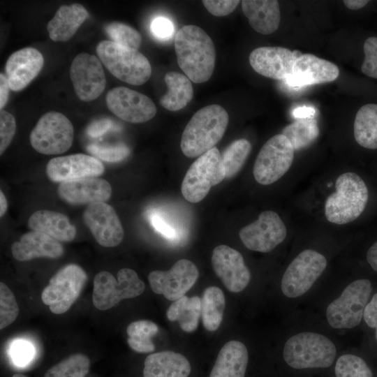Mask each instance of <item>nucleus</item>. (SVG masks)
Returning <instances> with one entry per match:
<instances>
[{
	"label": "nucleus",
	"instance_id": "1",
	"mask_svg": "<svg viewBox=\"0 0 377 377\" xmlns=\"http://www.w3.org/2000/svg\"><path fill=\"white\" fill-rule=\"evenodd\" d=\"M179 68L194 83L205 82L214 70L216 52L210 36L200 27L189 24L179 29L175 37Z\"/></svg>",
	"mask_w": 377,
	"mask_h": 377
},
{
	"label": "nucleus",
	"instance_id": "2",
	"mask_svg": "<svg viewBox=\"0 0 377 377\" xmlns=\"http://www.w3.org/2000/svg\"><path fill=\"white\" fill-rule=\"evenodd\" d=\"M228 120L227 111L217 104L198 110L182 133L180 147L183 154L193 158L215 147L227 128Z\"/></svg>",
	"mask_w": 377,
	"mask_h": 377
},
{
	"label": "nucleus",
	"instance_id": "3",
	"mask_svg": "<svg viewBox=\"0 0 377 377\" xmlns=\"http://www.w3.org/2000/svg\"><path fill=\"white\" fill-rule=\"evenodd\" d=\"M335 188L336 191L325 203L327 220L339 225L353 221L367 206L369 191L366 184L357 174L347 172L338 177Z\"/></svg>",
	"mask_w": 377,
	"mask_h": 377
},
{
	"label": "nucleus",
	"instance_id": "4",
	"mask_svg": "<svg viewBox=\"0 0 377 377\" xmlns=\"http://www.w3.org/2000/svg\"><path fill=\"white\" fill-rule=\"evenodd\" d=\"M96 53L105 68L123 82L141 85L151 77V64L138 50L105 40L98 44Z\"/></svg>",
	"mask_w": 377,
	"mask_h": 377
},
{
	"label": "nucleus",
	"instance_id": "5",
	"mask_svg": "<svg viewBox=\"0 0 377 377\" xmlns=\"http://www.w3.org/2000/svg\"><path fill=\"white\" fill-rule=\"evenodd\" d=\"M333 342L320 334L302 332L290 337L283 348V358L292 368H326L335 359Z\"/></svg>",
	"mask_w": 377,
	"mask_h": 377
},
{
	"label": "nucleus",
	"instance_id": "6",
	"mask_svg": "<svg viewBox=\"0 0 377 377\" xmlns=\"http://www.w3.org/2000/svg\"><path fill=\"white\" fill-rule=\"evenodd\" d=\"M117 277V279L107 271H101L95 276L92 302L96 309H110L120 301L135 297L144 292L145 285L133 269L122 268Z\"/></svg>",
	"mask_w": 377,
	"mask_h": 377
},
{
	"label": "nucleus",
	"instance_id": "7",
	"mask_svg": "<svg viewBox=\"0 0 377 377\" xmlns=\"http://www.w3.org/2000/svg\"><path fill=\"white\" fill-rule=\"evenodd\" d=\"M225 178L221 154L216 147H214L200 155L188 169L182 183V195L190 202H199L212 186Z\"/></svg>",
	"mask_w": 377,
	"mask_h": 377
},
{
	"label": "nucleus",
	"instance_id": "8",
	"mask_svg": "<svg viewBox=\"0 0 377 377\" xmlns=\"http://www.w3.org/2000/svg\"><path fill=\"white\" fill-rule=\"evenodd\" d=\"M371 291V283L368 279H358L350 283L327 308L326 316L330 325L335 329L357 326Z\"/></svg>",
	"mask_w": 377,
	"mask_h": 377
},
{
	"label": "nucleus",
	"instance_id": "9",
	"mask_svg": "<svg viewBox=\"0 0 377 377\" xmlns=\"http://www.w3.org/2000/svg\"><path fill=\"white\" fill-rule=\"evenodd\" d=\"M87 276L77 265L61 268L49 281L41 293L43 303L54 314L66 312L80 296Z\"/></svg>",
	"mask_w": 377,
	"mask_h": 377
},
{
	"label": "nucleus",
	"instance_id": "10",
	"mask_svg": "<svg viewBox=\"0 0 377 377\" xmlns=\"http://www.w3.org/2000/svg\"><path fill=\"white\" fill-rule=\"evenodd\" d=\"M74 129L71 121L62 113L50 111L43 114L30 133L29 140L38 152L59 154L72 145Z\"/></svg>",
	"mask_w": 377,
	"mask_h": 377
},
{
	"label": "nucleus",
	"instance_id": "11",
	"mask_svg": "<svg viewBox=\"0 0 377 377\" xmlns=\"http://www.w3.org/2000/svg\"><path fill=\"white\" fill-rule=\"evenodd\" d=\"M294 151L281 133L270 138L260 149L254 163L253 172L256 182L269 185L279 179L290 169Z\"/></svg>",
	"mask_w": 377,
	"mask_h": 377
},
{
	"label": "nucleus",
	"instance_id": "12",
	"mask_svg": "<svg viewBox=\"0 0 377 377\" xmlns=\"http://www.w3.org/2000/svg\"><path fill=\"white\" fill-rule=\"evenodd\" d=\"M325 257L312 249H306L290 263L281 280V290L288 297L307 292L327 267Z\"/></svg>",
	"mask_w": 377,
	"mask_h": 377
},
{
	"label": "nucleus",
	"instance_id": "13",
	"mask_svg": "<svg viewBox=\"0 0 377 377\" xmlns=\"http://www.w3.org/2000/svg\"><path fill=\"white\" fill-rule=\"evenodd\" d=\"M287 235L286 227L275 212H263L258 219L242 228L239 236L249 249L268 253L281 244Z\"/></svg>",
	"mask_w": 377,
	"mask_h": 377
},
{
	"label": "nucleus",
	"instance_id": "14",
	"mask_svg": "<svg viewBox=\"0 0 377 377\" xmlns=\"http://www.w3.org/2000/svg\"><path fill=\"white\" fill-rule=\"evenodd\" d=\"M199 276L197 267L186 259L177 261L167 271L155 270L149 273L148 280L151 290L170 301L183 297L194 285Z\"/></svg>",
	"mask_w": 377,
	"mask_h": 377
},
{
	"label": "nucleus",
	"instance_id": "15",
	"mask_svg": "<svg viewBox=\"0 0 377 377\" xmlns=\"http://www.w3.org/2000/svg\"><path fill=\"white\" fill-rule=\"evenodd\" d=\"M70 77L77 96L83 101L97 98L106 85L101 60L96 56L86 52L80 53L73 60Z\"/></svg>",
	"mask_w": 377,
	"mask_h": 377
},
{
	"label": "nucleus",
	"instance_id": "16",
	"mask_svg": "<svg viewBox=\"0 0 377 377\" xmlns=\"http://www.w3.org/2000/svg\"><path fill=\"white\" fill-rule=\"evenodd\" d=\"M108 108L124 121L143 123L152 119L157 109L150 98L125 87H117L106 95Z\"/></svg>",
	"mask_w": 377,
	"mask_h": 377
},
{
	"label": "nucleus",
	"instance_id": "17",
	"mask_svg": "<svg viewBox=\"0 0 377 377\" xmlns=\"http://www.w3.org/2000/svg\"><path fill=\"white\" fill-rule=\"evenodd\" d=\"M83 219L100 245L114 247L121 242L124 229L115 210L110 205L105 202L88 205Z\"/></svg>",
	"mask_w": 377,
	"mask_h": 377
},
{
	"label": "nucleus",
	"instance_id": "18",
	"mask_svg": "<svg viewBox=\"0 0 377 377\" xmlns=\"http://www.w3.org/2000/svg\"><path fill=\"white\" fill-rule=\"evenodd\" d=\"M302 54L283 47H260L249 55V63L258 74L286 82L292 75L293 66Z\"/></svg>",
	"mask_w": 377,
	"mask_h": 377
},
{
	"label": "nucleus",
	"instance_id": "19",
	"mask_svg": "<svg viewBox=\"0 0 377 377\" xmlns=\"http://www.w3.org/2000/svg\"><path fill=\"white\" fill-rule=\"evenodd\" d=\"M212 264L216 276L230 292L239 293L250 282L251 273L242 254L227 245L214 249Z\"/></svg>",
	"mask_w": 377,
	"mask_h": 377
},
{
	"label": "nucleus",
	"instance_id": "20",
	"mask_svg": "<svg viewBox=\"0 0 377 377\" xmlns=\"http://www.w3.org/2000/svg\"><path fill=\"white\" fill-rule=\"evenodd\" d=\"M103 172L104 166L98 158L84 154L53 158L46 166L48 178L59 183L88 177H98Z\"/></svg>",
	"mask_w": 377,
	"mask_h": 377
},
{
	"label": "nucleus",
	"instance_id": "21",
	"mask_svg": "<svg viewBox=\"0 0 377 377\" xmlns=\"http://www.w3.org/2000/svg\"><path fill=\"white\" fill-rule=\"evenodd\" d=\"M339 75V68L334 64L311 54H302L285 82L292 87H302L332 82Z\"/></svg>",
	"mask_w": 377,
	"mask_h": 377
},
{
	"label": "nucleus",
	"instance_id": "22",
	"mask_svg": "<svg viewBox=\"0 0 377 377\" xmlns=\"http://www.w3.org/2000/svg\"><path fill=\"white\" fill-rule=\"evenodd\" d=\"M112 194L110 183L98 177H88L59 183L58 195L72 205L105 202Z\"/></svg>",
	"mask_w": 377,
	"mask_h": 377
},
{
	"label": "nucleus",
	"instance_id": "23",
	"mask_svg": "<svg viewBox=\"0 0 377 377\" xmlns=\"http://www.w3.org/2000/svg\"><path fill=\"white\" fill-rule=\"evenodd\" d=\"M43 64V57L36 48L24 47L13 52L5 66L10 89L18 91L25 88L40 72Z\"/></svg>",
	"mask_w": 377,
	"mask_h": 377
},
{
	"label": "nucleus",
	"instance_id": "24",
	"mask_svg": "<svg viewBox=\"0 0 377 377\" xmlns=\"http://www.w3.org/2000/svg\"><path fill=\"white\" fill-rule=\"evenodd\" d=\"M14 258L27 261L37 258H58L64 253L60 242L50 236L32 230L21 236L11 246Z\"/></svg>",
	"mask_w": 377,
	"mask_h": 377
},
{
	"label": "nucleus",
	"instance_id": "25",
	"mask_svg": "<svg viewBox=\"0 0 377 377\" xmlns=\"http://www.w3.org/2000/svg\"><path fill=\"white\" fill-rule=\"evenodd\" d=\"M88 17V11L80 3L61 6L47 23L50 38L57 42L70 40Z\"/></svg>",
	"mask_w": 377,
	"mask_h": 377
},
{
	"label": "nucleus",
	"instance_id": "26",
	"mask_svg": "<svg viewBox=\"0 0 377 377\" xmlns=\"http://www.w3.org/2000/svg\"><path fill=\"white\" fill-rule=\"evenodd\" d=\"M242 8L249 24L257 32L268 35L277 30L281 14L276 0H244Z\"/></svg>",
	"mask_w": 377,
	"mask_h": 377
},
{
	"label": "nucleus",
	"instance_id": "27",
	"mask_svg": "<svg viewBox=\"0 0 377 377\" xmlns=\"http://www.w3.org/2000/svg\"><path fill=\"white\" fill-rule=\"evenodd\" d=\"M248 360L245 345L230 341L220 350L209 377H244Z\"/></svg>",
	"mask_w": 377,
	"mask_h": 377
},
{
	"label": "nucleus",
	"instance_id": "28",
	"mask_svg": "<svg viewBox=\"0 0 377 377\" xmlns=\"http://www.w3.org/2000/svg\"><path fill=\"white\" fill-rule=\"evenodd\" d=\"M191 371V364L185 356L172 351H162L146 357L143 377H188Z\"/></svg>",
	"mask_w": 377,
	"mask_h": 377
},
{
	"label": "nucleus",
	"instance_id": "29",
	"mask_svg": "<svg viewBox=\"0 0 377 377\" xmlns=\"http://www.w3.org/2000/svg\"><path fill=\"white\" fill-rule=\"evenodd\" d=\"M29 227L34 231L43 232L60 242H71L76 235V228L64 214L50 211L38 210L28 220Z\"/></svg>",
	"mask_w": 377,
	"mask_h": 377
},
{
	"label": "nucleus",
	"instance_id": "30",
	"mask_svg": "<svg viewBox=\"0 0 377 377\" xmlns=\"http://www.w3.org/2000/svg\"><path fill=\"white\" fill-rule=\"evenodd\" d=\"M168 91L160 99L161 105L170 111L184 108L192 99L193 89L191 80L182 73L170 71L165 75Z\"/></svg>",
	"mask_w": 377,
	"mask_h": 377
},
{
	"label": "nucleus",
	"instance_id": "31",
	"mask_svg": "<svg viewBox=\"0 0 377 377\" xmlns=\"http://www.w3.org/2000/svg\"><path fill=\"white\" fill-rule=\"evenodd\" d=\"M166 316L170 321H177L183 331L193 332L198 328L201 316V299L198 296L184 295L172 302Z\"/></svg>",
	"mask_w": 377,
	"mask_h": 377
},
{
	"label": "nucleus",
	"instance_id": "32",
	"mask_svg": "<svg viewBox=\"0 0 377 377\" xmlns=\"http://www.w3.org/2000/svg\"><path fill=\"white\" fill-rule=\"evenodd\" d=\"M353 129L355 139L360 146L377 149V104L368 103L359 109Z\"/></svg>",
	"mask_w": 377,
	"mask_h": 377
},
{
	"label": "nucleus",
	"instance_id": "33",
	"mask_svg": "<svg viewBox=\"0 0 377 377\" xmlns=\"http://www.w3.org/2000/svg\"><path fill=\"white\" fill-rule=\"evenodd\" d=\"M226 300L218 287L207 288L201 298V318L203 326L210 332L216 330L223 320Z\"/></svg>",
	"mask_w": 377,
	"mask_h": 377
},
{
	"label": "nucleus",
	"instance_id": "34",
	"mask_svg": "<svg viewBox=\"0 0 377 377\" xmlns=\"http://www.w3.org/2000/svg\"><path fill=\"white\" fill-rule=\"evenodd\" d=\"M290 142L294 150L311 145L319 135L317 121L313 117L300 118L287 125L281 132Z\"/></svg>",
	"mask_w": 377,
	"mask_h": 377
},
{
	"label": "nucleus",
	"instance_id": "35",
	"mask_svg": "<svg viewBox=\"0 0 377 377\" xmlns=\"http://www.w3.org/2000/svg\"><path fill=\"white\" fill-rule=\"evenodd\" d=\"M158 331L157 325L149 320H140L130 323L126 332L127 343L134 351L140 353H151L155 350L151 337Z\"/></svg>",
	"mask_w": 377,
	"mask_h": 377
},
{
	"label": "nucleus",
	"instance_id": "36",
	"mask_svg": "<svg viewBox=\"0 0 377 377\" xmlns=\"http://www.w3.org/2000/svg\"><path fill=\"white\" fill-rule=\"evenodd\" d=\"M251 150V145L244 138L238 139L230 144L221 154V161L226 177H234L242 168Z\"/></svg>",
	"mask_w": 377,
	"mask_h": 377
},
{
	"label": "nucleus",
	"instance_id": "37",
	"mask_svg": "<svg viewBox=\"0 0 377 377\" xmlns=\"http://www.w3.org/2000/svg\"><path fill=\"white\" fill-rule=\"evenodd\" d=\"M90 369L89 357L75 353L50 368L43 377H85Z\"/></svg>",
	"mask_w": 377,
	"mask_h": 377
},
{
	"label": "nucleus",
	"instance_id": "38",
	"mask_svg": "<svg viewBox=\"0 0 377 377\" xmlns=\"http://www.w3.org/2000/svg\"><path fill=\"white\" fill-rule=\"evenodd\" d=\"M334 373L336 377H373L367 363L351 354L343 355L337 360Z\"/></svg>",
	"mask_w": 377,
	"mask_h": 377
},
{
	"label": "nucleus",
	"instance_id": "39",
	"mask_svg": "<svg viewBox=\"0 0 377 377\" xmlns=\"http://www.w3.org/2000/svg\"><path fill=\"white\" fill-rule=\"evenodd\" d=\"M105 29L113 42L122 46L138 50L141 45L140 34L128 24L112 22L109 23Z\"/></svg>",
	"mask_w": 377,
	"mask_h": 377
},
{
	"label": "nucleus",
	"instance_id": "40",
	"mask_svg": "<svg viewBox=\"0 0 377 377\" xmlns=\"http://www.w3.org/2000/svg\"><path fill=\"white\" fill-rule=\"evenodd\" d=\"M19 314V307L11 290L3 282L0 283V329L13 323Z\"/></svg>",
	"mask_w": 377,
	"mask_h": 377
},
{
	"label": "nucleus",
	"instance_id": "41",
	"mask_svg": "<svg viewBox=\"0 0 377 377\" xmlns=\"http://www.w3.org/2000/svg\"><path fill=\"white\" fill-rule=\"evenodd\" d=\"M87 150L95 158L107 162H119L125 159L130 154V149L123 144L113 146L89 145Z\"/></svg>",
	"mask_w": 377,
	"mask_h": 377
},
{
	"label": "nucleus",
	"instance_id": "42",
	"mask_svg": "<svg viewBox=\"0 0 377 377\" xmlns=\"http://www.w3.org/2000/svg\"><path fill=\"white\" fill-rule=\"evenodd\" d=\"M364 59L362 71L366 75L377 79V37L371 36L364 43Z\"/></svg>",
	"mask_w": 377,
	"mask_h": 377
},
{
	"label": "nucleus",
	"instance_id": "43",
	"mask_svg": "<svg viewBox=\"0 0 377 377\" xmlns=\"http://www.w3.org/2000/svg\"><path fill=\"white\" fill-rule=\"evenodd\" d=\"M16 130L15 119L10 112L0 111V154L7 149L11 142Z\"/></svg>",
	"mask_w": 377,
	"mask_h": 377
},
{
	"label": "nucleus",
	"instance_id": "44",
	"mask_svg": "<svg viewBox=\"0 0 377 377\" xmlns=\"http://www.w3.org/2000/svg\"><path fill=\"white\" fill-rule=\"evenodd\" d=\"M237 0H205L202 3L212 15L216 17L226 16L230 14L238 6Z\"/></svg>",
	"mask_w": 377,
	"mask_h": 377
},
{
	"label": "nucleus",
	"instance_id": "45",
	"mask_svg": "<svg viewBox=\"0 0 377 377\" xmlns=\"http://www.w3.org/2000/svg\"><path fill=\"white\" fill-rule=\"evenodd\" d=\"M34 350L32 345L26 341H16L11 346L10 354L13 361L19 365H24L33 357Z\"/></svg>",
	"mask_w": 377,
	"mask_h": 377
},
{
	"label": "nucleus",
	"instance_id": "46",
	"mask_svg": "<svg viewBox=\"0 0 377 377\" xmlns=\"http://www.w3.org/2000/svg\"><path fill=\"white\" fill-rule=\"evenodd\" d=\"M153 35L159 40L169 39L173 34L174 26L172 22L166 17H158L153 20L150 25Z\"/></svg>",
	"mask_w": 377,
	"mask_h": 377
},
{
	"label": "nucleus",
	"instance_id": "47",
	"mask_svg": "<svg viewBox=\"0 0 377 377\" xmlns=\"http://www.w3.org/2000/svg\"><path fill=\"white\" fill-rule=\"evenodd\" d=\"M149 220L153 228L168 239H175L177 236L176 230L168 224L159 215L151 214Z\"/></svg>",
	"mask_w": 377,
	"mask_h": 377
},
{
	"label": "nucleus",
	"instance_id": "48",
	"mask_svg": "<svg viewBox=\"0 0 377 377\" xmlns=\"http://www.w3.org/2000/svg\"><path fill=\"white\" fill-rule=\"evenodd\" d=\"M114 127V124L108 118H103L92 121L87 128V134L92 138L100 137Z\"/></svg>",
	"mask_w": 377,
	"mask_h": 377
},
{
	"label": "nucleus",
	"instance_id": "49",
	"mask_svg": "<svg viewBox=\"0 0 377 377\" xmlns=\"http://www.w3.org/2000/svg\"><path fill=\"white\" fill-rule=\"evenodd\" d=\"M363 318L369 327L376 329L377 341V293L374 294L371 301L367 304Z\"/></svg>",
	"mask_w": 377,
	"mask_h": 377
},
{
	"label": "nucleus",
	"instance_id": "50",
	"mask_svg": "<svg viewBox=\"0 0 377 377\" xmlns=\"http://www.w3.org/2000/svg\"><path fill=\"white\" fill-rule=\"evenodd\" d=\"M9 84L7 77L3 73H0V108H3L7 103L9 94Z\"/></svg>",
	"mask_w": 377,
	"mask_h": 377
},
{
	"label": "nucleus",
	"instance_id": "51",
	"mask_svg": "<svg viewBox=\"0 0 377 377\" xmlns=\"http://www.w3.org/2000/svg\"><path fill=\"white\" fill-rule=\"evenodd\" d=\"M367 260L371 267L377 272V242L367 251Z\"/></svg>",
	"mask_w": 377,
	"mask_h": 377
},
{
	"label": "nucleus",
	"instance_id": "52",
	"mask_svg": "<svg viewBox=\"0 0 377 377\" xmlns=\"http://www.w3.org/2000/svg\"><path fill=\"white\" fill-rule=\"evenodd\" d=\"M344 5L350 10H358L364 7L368 3L367 0H345Z\"/></svg>",
	"mask_w": 377,
	"mask_h": 377
},
{
	"label": "nucleus",
	"instance_id": "53",
	"mask_svg": "<svg viewBox=\"0 0 377 377\" xmlns=\"http://www.w3.org/2000/svg\"><path fill=\"white\" fill-rule=\"evenodd\" d=\"M313 114L314 110L312 108L306 107L297 108L293 112L295 117H297L298 119L313 117Z\"/></svg>",
	"mask_w": 377,
	"mask_h": 377
},
{
	"label": "nucleus",
	"instance_id": "54",
	"mask_svg": "<svg viewBox=\"0 0 377 377\" xmlns=\"http://www.w3.org/2000/svg\"><path fill=\"white\" fill-rule=\"evenodd\" d=\"M8 207V202L6 200V198L3 193V192L0 191V216L2 217L5 212L7 210Z\"/></svg>",
	"mask_w": 377,
	"mask_h": 377
},
{
	"label": "nucleus",
	"instance_id": "55",
	"mask_svg": "<svg viewBox=\"0 0 377 377\" xmlns=\"http://www.w3.org/2000/svg\"><path fill=\"white\" fill-rule=\"evenodd\" d=\"M12 377H27L22 374H15L12 376Z\"/></svg>",
	"mask_w": 377,
	"mask_h": 377
}]
</instances>
